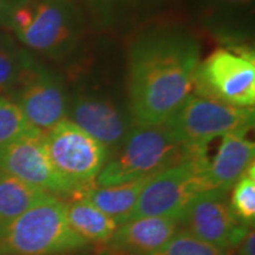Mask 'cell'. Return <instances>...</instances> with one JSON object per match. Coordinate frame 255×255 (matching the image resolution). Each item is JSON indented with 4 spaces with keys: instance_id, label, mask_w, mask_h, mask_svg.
Instances as JSON below:
<instances>
[{
    "instance_id": "603a6c76",
    "label": "cell",
    "mask_w": 255,
    "mask_h": 255,
    "mask_svg": "<svg viewBox=\"0 0 255 255\" xmlns=\"http://www.w3.org/2000/svg\"><path fill=\"white\" fill-rule=\"evenodd\" d=\"M152 255H230L228 251L201 241L186 230H179L173 238Z\"/></svg>"
},
{
    "instance_id": "6da1fadb",
    "label": "cell",
    "mask_w": 255,
    "mask_h": 255,
    "mask_svg": "<svg viewBox=\"0 0 255 255\" xmlns=\"http://www.w3.org/2000/svg\"><path fill=\"white\" fill-rule=\"evenodd\" d=\"M200 36L182 20L157 17L125 37L128 101L139 124H162L193 94Z\"/></svg>"
},
{
    "instance_id": "5bb4252c",
    "label": "cell",
    "mask_w": 255,
    "mask_h": 255,
    "mask_svg": "<svg viewBox=\"0 0 255 255\" xmlns=\"http://www.w3.org/2000/svg\"><path fill=\"white\" fill-rule=\"evenodd\" d=\"M166 0H78L92 28L105 36L127 37L135 28L162 17Z\"/></svg>"
},
{
    "instance_id": "3957f363",
    "label": "cell",
    "mask_w": 255,
    "mask_h": 255,
    "mask_svg": "<svg viewBox=\"0 0 255 255\" xmlns=\"http://www.w3.org/2000/svg\"><path fill=\"white\" fill-rule=\"evenodd\" d=\"M7 31L30 53L63 73L90 54L97 33L78 0H21Z\"/></svg>"
},
{
    "instance_id": "7a4b0ae2",
    "label": "cell",
    "mask_w": 255,
    "mask_h": 255,
    "mask_svg": "<svg viewBox=\"0 0 255 255\" xmlns=\"http://www.w3.org/2000/svg\"><path fill=\"white\" fill-rule=\"evenodd\" d=\"M67 119L115 150L136 124L128 101L124 63L102 57L97 43L90 54L70 71Z\"/></svg>"
},
{
    "instance_id": "30bf717a",
    "label": "cell",
    "mask_w": 255,
    "mask_h": 255,
    "mask_svg": "<svg viewBox=\"0 0 255 255\" xmlns=\"http://www.w3.org/2000/svg\"><path fill=\"white\" fill-rule=\"evenodd\" d=\"M7 98L21 110L31 127L46 132L67 118L68 82L60 68L36 55Z\"/></svg>"
},
{
    "instance_id": "d4e9b609",
    "label": "cell",
    "mask_w": 255,
    "mask_h": 255,
    "mask_svg": "<svg viewBox=\"0 0 255 255\" xmlns=\"http://www.w3.org/2000/svg\"><path fill=\"white\" fill-rule=\"evenodd\" d=\"M237 255H255V234L254 227L251 228L237 246Z\"/></svg>"
},
{
    "instance_id": "2e32d148",
    "label": "cell",
    "mask_w": 255,
    "mask_h": 255,
    "mask_svg": "<svg viewBox=\"0 0 255 255\" xmlns=\"http://www.w3.org/2000/svg\"><path fill=\"white\" fill-rule=\"evenodd\" d=\"M253 164H255V145L253 140L237 135L223 136L217 153L209 160L211 187L228 193Z\"/></svg>"
},
{
    "instance_id": "7c38bea8",
    "label": "cell",
    "mask_w": 255,
    "mask_h": 255,
    "mask_svg": "<svg viewBox=\"0 0 255 255\" xmlns=\"http://www.w3.org/2000/svg\"><path fill=\"white\" fill-rule=\"evenodd\" d=\"M180 226L201 241L231 250L246 237L253 227L243 224L228 204L227 191L211 189L204 191L184 213Z\"/></svg>"
},
{
    "instance_id": "cb8c5ba5",
    "label": "cell",
    "mask_w": 255,
    "mask_h": 255,
    "mask_svg": "<svg viewBox=\"0 0 255 255\" xmlns=\"http://www.w3.org/2000/svg\"><path fill=\"white\" fill-rule=\"evenodd\" d=\"M21 0H0V28L7 31L10 17Z\"/></svg>"
},
{
    "instance_id": "9c48e42d",
    "label": "cell",
    "mask_w": 255,
    "mask_h": 255,
    "mask_svg": "<svg viewBox=\"0 0 255 255\" xmlns=\"http://www.w3.org/2000/svg\"><path fill=\"white\" fill-rule=\"evenodd\" d=\"M43 143L54 170L74 196L95 183L110 157L107 146L67 118L43 133Z\"/></svg>"
},
{
    "instance_id": "8fae6325",
    "label": "cell",
    "mask_w": 255,
    "mask_h": 255,
    "mask_svg": "<svg viewBox=\"0 0 255 255\" xmlns=\"http://www.w3.org/2000/svg\"><path fill=\"white\" fill-rule=\"evenodd\" d=\"M43 133L31 129L0 149V170L63 200L74 196L70 186L57 174L43 143Z\"/></svg>"
},
{
    "instance_id": "44dd1931",
    "label": "cell",
    "mask_w": 255,
    "mask_h": 255,
    "mask_svg": "<svg viewBox=\"0 0 255 255\" xmlns=\"http://www.w3.org/2000/svg\"><path fill=\"white\" fill-rule=\"evenodd\" d=\"M228 204L243 224L253 227L255 220V164L230 189Z\"/></svg>"
},
{
    "instance_id": "9a60e30c",
    "label": "cell",
    "mask_w": 255,
    "mask_h": 255,
    "mask_svg": "<svg viewBox=\"0 0 255 255\" xmlns=\"http://www.w3.org/2000/svg\"><path fill=\"white\" fill-rule=\"evenodd\" d=\"M180 221L170 217H136L121 224L111 238L112 248L130 255H152L179 231Z\"/></svg>"
},
{
    "instance_id": "8992f818",
    "label": "cell",
    "mask_w": 255,
    "mask_h": 255,
    "mask_svg": "<svg viewBox=\"0 0 255 255\" xmlns=\"http://www.w3.org/2000/svg\"><path fill=\"white\" fill-rule=\"evenodd\" d=\"M193 94L238 108H254L253 44H221L201 58L194 73Z\"/></svg>"
},
{
    "instance_id": "277c9868",
    "label": "cell",
    "mask_w": 255,
    "mask_h": 255,
    "mask_svg": "<svg viewBox=\"0 0 255 255\" xmlns=\"http://www.w3.org/2000/svg\"><path fill=\"white\" fill-rule=\"evenodd\" d=\"M204 153L207 150H196L180 142L166 122H136L111 152L94 184L115 186L146 180L173 164Z\"/></svg>"
},
{
    "instance_id": "52a82bcc",
    "label": "cell",
    "mask_w": 255,
    "mask_h": 255,
    "mask_svg": "<svg viewBox=\"0 0 255 255\" xmlns=\"http://www.w3.org/2000/svg\"><path fill=\"white\" fill-rule=\"evenodd\" d=\"M209 160L207 153L193 156L149 177L132 219L170 217L182 221L191 203L213 189L209 179Z\"/></svg>"
},
{
    "instance_id": "ac0fdd59",
    "label": "cell",
    "mask_w": 255,
    "mask_h": 255,
    "mask_svg": "<svg viewBox=\"0 0 255 255\" xmlns=\"http://www.w3.org/2000/svg\"><path fill=\"white\" fill-rule=\"evenodd\" d=\"M64 201L65 216L74 233L87 243H110L119 227L115 220L82 197H71Z\"/></svg>"
},
{
    "instance_id": "d6986e66",
    "label": "cell",
    "mask_w": 255,
    "mask_h": 255,
    "mask_svg": "<svg viewBox=\"0 0 255 255\" xmlns=\"http://www.w3.org/2000/svg\"><path fill=\"white\" fill-rule=\"evenodd\" d=\"M34 58L11 33L0 30V95L9 97Z\"/></svg>"
},
{
    "instance_id": "e0dca14e",
    "label": "cell",
    "mask_w": 255,
    "mask_h": 255,
    "mask_svg": "<svg viewBox=\"0 0 255 255\" xmlns=\"http://www.w3.org/2000/svg\"><path fill=\"white\" fill-rule=\"evenodd\" d=\"M146 180L115 186H97L92 183L74 197H82L88 200L121 226L132 219V214L135 211L140 191L143 189Z\"/></svg>"
},
{
    "instance_id": "ffe728a7",
    "label": "cell",
    "mask_w": 255,
    "mask_h": 255,
    "mask_svg": "<svg viewBox=\"0 0 255 255\" xmlns=\"http://www.w3.org/2000/svg\"><path fill=\"white\" fill-rule=\"evenodd\" d=\"M47 196L43 190L0 170V224L16 219Z\"/></svg>"
},
{
    "instance_id": "7402d4cb",
    "label": "cell",
    "mask_w": 255,
    "mask_h": 255,
    "mask_svg": "<svg viewBox=\"0 0 255 255\" xmlns=\"http://www.w3.org/2000/svg\"><path fill=\"white\" fill-rule=\"evenodd\" d=\"M31 129L36 128L28 124L17 105L7 97L0 95V149Z\"/></svg>"
},
{
    "instance_id": "ba28073f",
    "label": "cell",
    "mask_w": 255,
    "mask_h": 255,
    "mask_svg": "<svg viewBox=\"0 0 255 255\" xmlns=\"http://www.w3.org/2000/svg\"><path fill=\"white\" fill-rule=\"evenodd\" d=\"M255 122L254 108H238L190 94L166 121L176 137L196 150H207L214 139L247 136Z\"/></svg>"
},
{
    "instance_id": "5b68a950",
    "label": "cell",
    "mask_w": 255,
    "mask_h": 255,
    "mask_svg": "<svg viewBox=\"0 0 255 255\" xmlns=\"http://www.w3.org/2000/svg\"><path fill=\"white\" fill-rule=\"evenodd\" d=\"M87 244L70 227L65 201L51 194L16 219L0 224V254L57 255Z\"/></svg>"
},
{
    "instance_id": "4fadbf2b",
    "label": "cell",
    "mask_w": 255,
    "mask_h": 255,
    "mask_svg": "<svg viewBox=\"0 0 255 255\" xmlns=\"http://www.w3.org/2000/svg\"><path fill=\"white\" fill-rule=\"evenodd\" d=\"M191 18L220 44H251L255 0H189Z\"/></svg>"
}]
</instances>
